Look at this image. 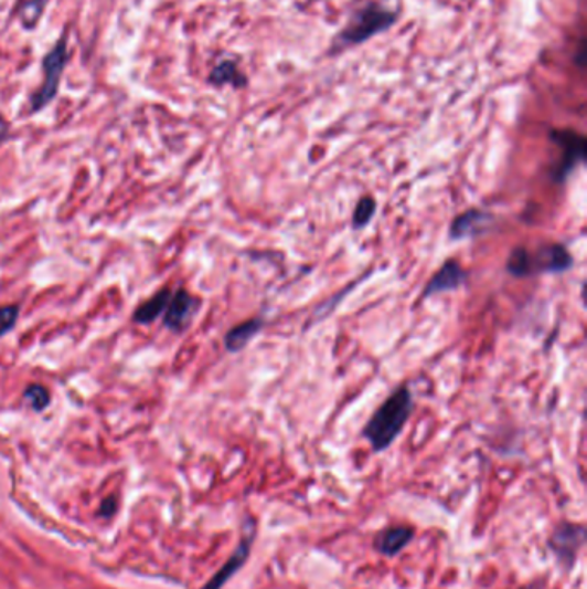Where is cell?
<instances>
[{
  "instance_id": "6da1fadb",
  "label": "cell",
  "mask_w": 587,
  "mask_h": 589,
  "mask_svg": "<svg viewBox=\"0 0 587 589\" xmlns=\"http://www.w3.org/2000/svg\"><path fill=\"white\" fill-rule=\"evenodd\" d=\"M398 18V11L395 9L386 8L376 0H367L350 12L345 27L341 28L340 32L331 40L328 55L334 57V55L343 54V52L359 48L362 43L369 42L381 33L388 32L395 27Z\"/></svg>"
},
{
  "instance_id": "7a4b0ae2",
  "label": "cell",
  "mask_w": 587,
  "mask_h": 589,
  "mask_svg": "<svg viewBox=\"0 0 587 589\" xmlns=\"http://www.w3.org/2000/svg\"><path fill=\"white\" fill-rule=\"evenodd\" d=\"M414 409L412 391L408 387H399L380 409L374 412L371 421L364 428V437L367 438L374 452H383L389 449L393 441L404 430Z\"/></svg>"
},
{
  "instance_id": "3957f363",
  "label": "cell",
  "mask_w": 587,
  "mask_h": 589,
  "mask_svg": "<svg viewBox=\"0 0 587 589\" xmlns=\"http://www.w3.org/2000/svg\"><path fill=\"white\" fill-rule=\"evenodd\" d=\"M572 266L574 257L562 243H543L534 250L517 246L506 261V271L515 277L565 273Z\"/></svg>"
},
{
  "instance_id": "277c9868",
  "label": "cell",
  "mask_w": 587,
  "mask_h": 589,
  "mask_svg": "<svg viewBox=\"0 0 587 589\" xmlns=\"http://www.w3.org/2000/svg\"><path fill=\"white\" fill-rule=\"evenodd\" d=\"M67 61H70V54H67L66 40L61 39L42 61L45 80L32 97V113H39L54 101L60 92L61 78H63Z\"/></svg>"
},
{
  "instance_id": "5b68a950",
  "label": "cell",
  "mask_w": 587,
  "mask_h": 589,
  "mask_svg": "<svg viewBox=\"0 0 587 589\" xmlns=\"http://www.w3.org/2000/svg\"><path fill=\"white\" fill-rule=\"evenodd\" d=\"M549 137L553 144L562 149L561 160L552 171L553 180L556 183H564L586 157V138L574 129H553Z\"/></svg>"
},
{
  "instance_id": "8992f818",
  "label": "cell",
  "mask_w": 587,
  "mask_h": 589,
  "mask_svg": "<svg viewBox=\"0 0 587 589\" xmlns=\"http://www.w3.org/2000/svg\"><path fill=\"white\" fill-rule=\"evenodd\" d=\"M584 543V527L577 524H562L555 533H553L552 545L556 557L561 558L565 566H574L576 562L579 548Z\"/></svg>"
},
{
  "instance_id": "52a82bcc",
  "label": "cell",
  "mask_w": 587,
  "mask_h": 589,
  "mask_svg": "<svg viewBox=\"0 0 587 589\" xmlns=\"http://www.w3.org/2000/svg\"><path fill=\"white\" fill-rule=\"evenodd\" d=\"M467 273L457 261H447L442 264L441 270L431 277V282L427 283L424 288L423 297H433L439 293L455 292L460 286L466 285Z\"/></svg>"
},
{
  "instance_id": "ba28073f",
  "label": "cell",
  "mask_w": 587,
  "mask_h": 589,
  "mask_svg": "<svg viewBox=\"0 0 587 589\" xmlns=\"http://www.w3.org/2000/svg\"><path fill=\"white\" fill-rule=\"evenodd\" d=\"M252 543H254V533L250 535H245V538H242L236 550L233 551L232 557L227 558V562L221 567V570H217L214 576H212L211 581L204 586L202 589H221L226 585L230 579L245 566V562L248 560V555H250Z\"/></svg>"
},
{
  "instance_id": "9c48e42d",
  "label": "cell",
  "mask_w": 587,
  "mask_h": 589,
  "mask_svg": "<svg viewBox=\"0 0 587 589\" xmlns=\"http://www.w3.org/2000/svg\"><path fill=\"white\" fill-rule=\"evenodd\" d=\"M196 304L199 302L190 295L189 292H178L168 304V313H166V326H168L171 332H183L186 326H189L190 319H192L193 314L196 311Z\"/></svg>"
},
{
  "instance_id": "30bf717a",
  "label": "cell",
  "mask_w": 587,
  "mask_h": 589,
  "mask_svg": "<svg viewBox=\"0 0 587 589\" xmlns=\"http://www.w3.org/2000/svg\"><path fill=\"white\" fill-rule=\"evenodd\" d=\"M493 223V215L485 214L479 209H470L463 214L457 215L450 227L451 240H463L484 233Z\"/></svg>"
},
{
  "instance_id": "8fae6325",
  "label": "cell",
  "mask_w": 587,
  "mask_h": 589,
  "mask_svg": "<svg viewBox=\"0 0 587 589\" xmlns=\"http://www.w3.org/2000/svg\"><path fill=\"white\" fill-rule=\"evenodd\" d=\"M412 538H414V529L412 527H389V529H384L383 533L376 536L374 547H376L380 554L386 555V557H393V555L404 550L408 543L412 541Z\"/></svg>"
},
{
  "instance_id": "7c38bea8",
  "label": "cell",
  "mask_w": 587,
  "mask_h": 589,
  "mask_svg": "<svg viewBox=\"0 0 587 589\" xmlns=\"http://www.w3.org/2000/svg\"><path fill=\"white\" fill-rule=\"evenodd\" d=\"M264 323L260 319H250L247 323L238 324L235 328L227 332L226 338H224V345H226L227 351H239L247 347L255 336L259 335L263 329Z\"/></svg>"
},
{
  "instance_id": "4fadbf2b",
  "label": "cell",
  "mask_w": 587,
  "mask_h": 589,
  "mask_svg": "<svg viewBox=\"0 0 587 589\" xmlns=\"http://www.w3.org/2000/svg\"><path fill=\"white\" fill-rule=\"evenodd\" d=\"M209 83L216 86H233V88H243L247 86V76L243 75L242 71L236 66L235 61H221L211 75H209Z\"/></svg>"
},
{
  "instance_id": "5bb4252c",
  "label": "cell",
  "mask_w": 587,
  "mask_h": 589,
  "mask_svg": "<svg viewBox=\"0 0 587 589\" xmlns=\"http://www.w3.org/2000/svg\"><path fill=\"white\" fill-rule=\"evenodd\" d=\"M169 301H171V292L169 290H162V292L153 295L146 304H141L135 313V320L138 324H150L153 319L161 316L168 307Z\"/></svg>"
},
{
  "instance_id": "9a60e30c",
  "label": "cell",
  "mask_w": 587,
  "mask_h": 589,
  "mask_svg": "<svg viewBox=\"0 0 587 589\" xmlns=\"http://www.w3.org/2000/svg\"><path fill=\"white\" fill-rule=\"evenodd\" d=\"M377 203L372 197H362L353 211L352 224L356 230L367 227L376 214Z\"/></svg>"
},
{
  "instance_id": "2e32d148",
  "label": "cell",
  "mask_w": 587,
  "mask_h": 589,
  "mask_svg": "<svg viewBox=\"0 0 587 589\" xmlns=\"http://www.w3.org/2000/svg\"><path fill=\"white\" fill-rule=\"evenodd\" d=\"M24 397L30 400L33 410H36V412L47 409L49 403H51V393L42 385H32V387L26 388Z\"/></svg>"
},
{
  "instance_id": "e0dca14e",
  "label": "cell",
  "mask_w": 587,
  "mask_h": 589,
  "mask_svg": "<svg viewBox=\"0 0 587 589\" xmlns=\"http://www.w3.org/2000/svg\"><path fill=\"white\" fill-rule=\"evenodd\" d=\"M18 317H20V308L18 305H6L0 307V336L11 332L17 326Z\"/></svg>"
},
{
  "instance_id": "ac0fdd59",
  "label": "cell",
  "mask_w": 587,
  "mask_h": 589,
  "mask_svg": "<svg viewBox=\"0 0 587 589\" xmlns=\"http://www.w3.org/2000/svg\"><path fill=\"white\" fill-rule=\"evenodd\" d=\"M6 137V126L0 125V144H2V140H4Z\"/></svg>"
}]
</instances>
